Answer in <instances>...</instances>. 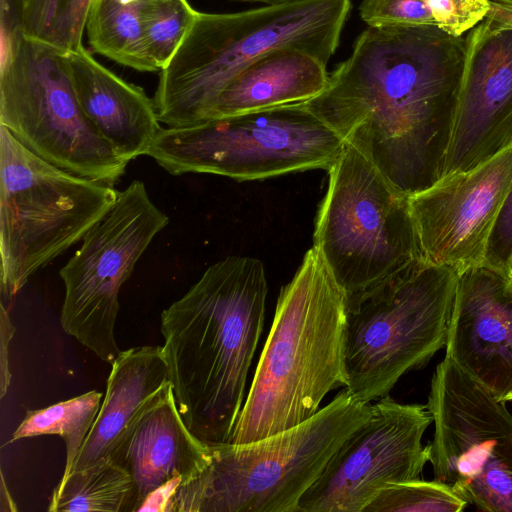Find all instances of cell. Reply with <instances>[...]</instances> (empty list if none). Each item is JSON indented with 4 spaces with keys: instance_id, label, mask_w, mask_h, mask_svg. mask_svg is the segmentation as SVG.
<instances>
[{
    "instance_id": "6da1fadb",
    "label": "cell",
    "mask_w": 512,
    "mask_h": 512,
    "mask_svg": "<svg viewBox=\"0 0 512 512\" xmlns=\"http://www.w3.org/2000/svg\"><path fill=\"white\" fill-rule=\"evenodd\" d=\"M465 51L437 25L368 26L304 104L410 197L443 177Z\"/></svg>"
},
{
    "instance_id": "7a4b0ae2",
    "label": "cell",
    "mask_w": 512,
    "mask_h": 512,
    "mask_svg": "<svg viewBox=\"0 0 512 512\" xmlns=\"http://www.w3.org/2000/svg\"><path fill=\"white\" fill-rule=\"evenodd\" d=\"M263 263L230 256L161 313L172 392L187 428L207 445L230 442L265 319Z\"/></svg>"
},
{
    "instance_id": "3957f363",
    "label": "cell",
    "mask_w": 512,
    "mask_h": 512,
    "mask_svg": "<svg viewBox=\"0 0 512 512\" xmlns=\"http://www.w3.org/2000/svg\"><path fill=\"white\" fill-rule=\"evenodd\" d=\"M348 295L312 246L281 288L269 335L230 442L245 444L312 418L345 386Z\"/></svg>"
},
{
    "instance_id": "277c9868",
    "label": "cell",
    "mask_w": 512,
    "mask_h": 512,
    "mask_svg": "<svg viewBox=\"0 0 512 512\" xmlns=\"http://www.w3.org/2000/svg\"><path fill=\"white\" fill-rule=\"evenodd\" d=\"M350 9V0H305L237 13L198 12L160 71L153 99L159 121L180 127L207 120L229 81L270 50L293 47L327 64Z\"/></svg>"
},
{
    "instance_id": "5b68a950",
    "label": "cell",
    "mask_w": 512,
    "mask_h": 512,
    "mask_svg": "<svg viewBox=\"0 0 512 512\" xmlns=\"http://www.w3.org/2000/svg\"><path fill=\"white\" fill-rule=\"evenodd\" d=\"M372 410V403L343 387L293 428L250 443L209 445V463L177 489L170 512H297L303 495Z\"/></svg>"
},
{
    "instance_id": "8992f818",
    "label": "cell",
    "mask_w": 512,
    "mask_h": 512,
    "mask_svg": "<svg viewBox=\"0 0 512 512\" xmlns=\"http://www.w3.org/2000/svg\"><path fill=\"white\" fill-rule=\"evenodd\" d=\"M457 284L452 267L418 259L348 296L344 388L372 403L425 365L445 346Z\"/></svg>"
},
{
    "instance_id": "52a82bcc",
    "label": "cell",
    "mask_w": 512,
    "mask_h": 512,
    "mask_svg": "<svg viewBox=\"0 0 512 512\" xmlns=\"http://www.w3.org/2000/svg\"><path fill=\"white\" fill-rule=\"evenodd\" d=\"M113 185L65 171L0 125L1 295L83 240L115 205Z\"/></svg>"
},
{
    "instance_id": "ba28073f",
    "label": "cell",
    "mask_w": 512,
    "mask_h": 512,
    "mask_svg": "<svg viewBox=\"0 0 512 512\" xmlns=\"http://www.w3.org/2000/svg\"><path fill=\"white\" fill-rule=\"evenodd\" d=\"M345 142L304 103L161 128L147 155L171 175L259 180L330 167Z\"/></svg>"
},
{
    "instance_id": "9c48e42d",
    "label": "cell",
    "mask_w": 512,
    "mask_h": 512,
    "mask_svg": "<svg viewBox=\"0 0 512 512\" xmlns=\"http://www.w3.org/2000/svg\"><path fill=\"white\" fill-rule=\"evenodd\" d=\"M313 243L348 296L423 259L408 197L347 143L328 170Z\"/></svg>"
},
{
    "instance_id": "30bf717a",
    "label": "cell",
    "mask_w": 512,
    "mask_h": 512,
    "mask_svg": "<svg viewBox=\"0 0 512 512\" xmlns=\"http://www.w3.org/2000/svg\"><path fill=\"white\" fill-rule=\"evenodd\" d=\"M66 54L19 38L9 60L0 65V125L54 166L114 185L128 162L83 112Z\"/></svg>"
},
{
    "instance_id": "8fae6325",
    "label": "cell",
    "mask_w": 512,
    "mask_h": 512,
    "mask_svg": "<svg viewBox=\"0 0 512 512\" xmlns=\"http://www.w3.org/2000/svg\"><path fill=\"white\" fill-rule=\"evenodd\" d=\"M427 408L434 423V477L468 504L512 512V414L505 401L445 356L433 374Z\"/></svg>"
},
{
    "instance_id": "7c38bea8",
    "label": "cell",
    "mask_w": 512,
    "mask_h": 512,
    "mask_svg": "<svg viewBox=\"0 0 512 512\" xmlns=\"http://www.w3.org/2000/svg\"><path fill=\"white\" fill-rule=\"evenodd\" d=\"M168 223L144 183L134 180L59 272L65 286L63 330L110 365L121 352L114 333L120 289Z\"/></svg>"
},
{
    "instance_id": "4fadbf2b",
    "label": "cell",
    "mask_w": 512,
    "mask_h": 512,
    "mask_svg": "<svg viewBox=\"0 0 512 512\" xmlns=\"http://www.w3.org/2000/svg\"><path fill=\"white\" fill-rule=\"evenodd\" d=\"M331 457L297 512H364L386 486L419 479L429 462L422 437L432 423L426 405L388 396Z\"/></svg>"
},
{
    "instance_id": "5bb4252c",
    "label": "cell",
    "mask_w": 512,
    "mask_h": 512,
    "mask_svg": "<svg viewBox=\"0 0 512 512\" xmlns=\"http://www.w3.org/2000/svg\"><path fill=\"white\" fill-rule=\"evenodd\" d=\"M512 181V145L408 197L424 261L458 274L484 262L487 243Z\"/></svg>"
},
{
    "instance_id": "9a60e30c",
    "label": "cell",
    "mask_w": 512,
    "mask_h": 512,
    "mask_svg": "<svg viewBox=\"0 0 512 512\" xmlns=\"http://www.w3.org/2000/svg\"><path fill=\"white\" fill-rule=\"evenodd\" d=\"M465 41L443 177L471 170L512 145V28L486 17Z\"/></svg>"
},
{
    "instance_id": "2e32d148",
    "label": "cell",
    "mask_w": 512,
    "mask_h": 512,
    "mask_svg": "<svg viewBox=\"0 0 512 512\" xmlns=\"http://www.w3.org/2000/svg\"><path fill=\"white\" fill-rule=\"evenodd\" d=\"M446 355L502 401L512 394V283L484 263L458 274Z\"/></svg>"
},
{
    "instance_id": "e0dca14e",
    "label": "cell",
    "mask_w": 512,
    "mask_h": 512,
    "mask_svg": "<svg viewBox=\"0 0 512 512\" xmlns=\"http://www.w3.org/2000/svg\"><path fill=\"white\" fill-rule=\"evenodd\" d=\"M210 457V446L187 428L171 391L139 419L110 459L131 476L130 512H170L177 489Z\"/></svg>"
},
{
    "instance_id": "ac0fdd59",
    "label": "cell",
    "mask_w": 512,
    "mask_h": 512,
    "mask_svg": "<svg viewBox=\"0 0 512 512\" xmlns=\"http://www.w3.org/2000/svg\"><path fill=\"white\" fill-rule=\"evenodd\" d=\"M111 366L104 400L71 472L110 459L139 419L172 391L162 346L121 351Z\"/></svg>"
},
{
    "instance_id": "d6986e66",
    "label": "cell",
    "mask_w": 512,
    "mask_h": 512,
    "mask_svg": "<svg viewBox=\"0 0 512 512\" xmlns=\"http://www.w3.org/2000/svg\"><path fill=\"white\" fill-rule=\"evenodd\" d=\"M66 55L80 106L102 137L128 163L147 155L162 128L154 101L100 64L83 45Z\"/></svg>"
},
{
    "instance_id": "ffe728a7",
    "label": "cell",
    "mask_w": 512,
    "mask_h": 512,
    "mask_svg": "<svg viewBox=\"0 0 512 512\" xmlns=\"http://www.w3.org/2000/svg\"><path fill=\"white\" fill-rule=\"evenodd\" d=\"M328 78L326 64L310 53L293 47L270 50L229 81L208 119L308 102L323 92Z\"/></svg>"
},
{
    "instance_id": "44dd1931",
    "label": "cell",
    "mask_w": 512,
    "mask_h": 512,
    "mask_svg": "<svg viewBox=\"0 0 512 512\" xmlns=\"http://www.w3.org/2000/svg\"><path fill=\"white\" fill-rule=\"evenodd\" d=\"M86 29L95 52L141 72L159 71L147 48L141 0H93Z\"/></svg>"
},
{
    "instance_id": "7402d4cb",
    "label": "cell",
    "mask_w": 512,
    "mask_h": 512,
    "mask_svg": "<svg viewBox=\"0 0 512 512\" xmlns=\"http://www.w3.org/2000/svg\"><path fill=\"white\" fill-rule=\"evenodd\" d=\"M133 483L111 459L72 471L55 486L49 512H130Z\"/></svg>"
},
{
    "instance_id": "603a6c76",
    "label": "cell",
    "mask_w": 512,
    "mask_h": 512,
    "mask_svg": "<svg viewBox=\"0 0 512 512\" xmlns=\"http://www.w3.org/2000/svg\"><path fill=\"white\" fill-rule=\"evenodd\" d=\"M103 394L86 392L51 406L27 411L12 435V441L40 435H58L66 446V464L62 477L72 470L77 456L94 424Z\"/></svg>"
},
{
    "instance_id": "cb8c5ba5",
    "label": "cell",
    "mask_w": 512,
    "mask_h": 512,
    "mask_svg": "<svg viewBox=\"0 0 512 512\" xmlns=\"http://www.w3.org/2000/svg\"><path fill=\"white\" fill-rule=\"evenodd\" d=\"M93 0H24L21 31L24 37L65 52L82 44Z\"/></svg>"
},
{
    "instance_id": "d4e9b609",
    "label": "cell",
    "mask_w": 512,
    "mask_h": 512,
    "mask_svg": "<svg viewBox=\"0 0 512 512\" xmlns=\"http://www.w3.org/2000/svg\"><path fill=\"white\" fill-rule=\"evenodd\" d=\"M197 14L187 0H141L147 48L159 71L171 60Z\"/></svg>"
},
{
    "instance_id": "484cf974",
    "label": "cell",
    "mask_w": 512,
    "mask_h": 512,
    "mask_svg": "<svg viewBox=\"0 0 512 512\" xmlns=\"http://www.w3.org/2000/svg\"><path fill=\"white\" fill-rule=\"evenodd\" d=\"M467 504L441 481L415 479L386 486L364 512H460Z\"/></svg>"
},
{
    "instance_id": "4316f807",
    "label": "cell",
    "mask_w": 512,
    "mask_h": 512,
    "mask_svg": "<svg viewBox=\"0 0 512 512\" xmlns=\"http://www.w3.org/2000/svg\"><path fill=\"white\" fill-rule=\"evenodd\" d=\"M359 11L370 27L436 25L425 0H363Z\"/></svg>"
},
{
    "instance_id": "83f0119b",
    "label": "cell",
    "mask_w": 512,
    "mask_h": 512,
    "mask_svg": "<svg viewBox=\"0 0 512 512\" xmlns=\"http://www.w3.org/2000/svg\"><path fill=\"white\" fill-rule=\"evenodd\" d=\"M435 24L447 34L461 37L490 10V0H425Z\"/></svg>"
},
{
    "instance_id": "f1b7e54d",
    "label": "cell",
    "mask_w": 512,
    "mask_h": 512,
    "mask_svg": "<svg viewBox=\"0 0 512 512\" xmlns=\"http://www.w3.org/2000/svg\"><path fill=\"white\" fill-rule=\"evenodd\" d=\"M483 263L509 276L512 265V181L493 225Z\"/></svg>"
},
{
    "instance_id": "f546056e",
    "label": "cell",
    "mask_w": 512,
    "mask_h": 512,
    "mask_svg": "<svg viewBox=\"0 0 512 512\" xmlns=\"http://www.w3.org/2000/svg\"><path fill=\"white\" fill-rule=\"evenodd\" d=\"M0 307V397L3 398L11 380L8 349L16 328L12 324L8 307L3 302Z\"/></svg>"
},
{
    "instance_id": "4dcf8cb0",
    "label": "cell",
    "mask_w": 512,
    "mask_h": 512,
    "mask_svg": "<svg viewBox=\"0 0 512 512\" xmlns=\"http://www.w3.org/2000/svg\"><path fill=\"white\" fill-rule=\"evenodd\" d=\"M6 499L5 501L1 502V511H17V507L8 491V489L5 486V481L3 474L1 476V501Z\"/></svg>"
},
{
    "instance_id": "1f68e13d",
    "label": "cell",
    "mask_w": 512,
    "mask_h": 512,
    "mask_svg": "<svg viewBox=\"0 0 512 512\" xmlns=\"http://www.w3.org/2000/svg\"><path fill=\"white\" fill-rule=\"evenodd\" d=\"M241 2H250V3H263L267 6H277V5H283V4H289V3H295L305 0H236Z\"/></svg>"
},
{
    "instance_id": "d6a6232c",
    "label": "cell",
    "mask_w": 512,
    "mask_h": 512,
    "mask_svg": "<svg viewBox=\"0 0 512 512\" xmlns=\"http://www.w3.org/2000/svg\"><path fill=\"white\" fill-rule=\"evenodd\" d=\"M118 1L121 2L122 4H130V3L136 2L138 0H118Z\"/></svg>"
},
{
    "instance_id": "836d02e7",
    "label": "cell",
    "mask_w": 512,
    "mask_h": 512,
    "mask_svg": "<svg viewBox=\"0 0 512 512\" xmlns=\"http://www.w3.org/2000/svg\"><path fill=\"white\" fill-rule=\"evenodd\" d=\"M509 278L512 280V265H511L510 272H509Z\"/></svg>"
},
{
    "instance_id": "e575fe53",
    "label": "cell",
    "mask_w": 512,
    "mask_h": 512,
    "mask_svg": "<svg viewBox=\"0 0 512 512\" xmlns=\"http://www.w3.org/2000/svg\"><path fill=\"white\" fill-rule=\"evenodd\" d=\"M507 401H512V394L507 398Z\"/></svg>"
},
{
    "instance_id": "d590c367",
    "label": "cell",
    "mask_w": 512,
    "mask_h": 512,
    "mask_svg": "<svg viewBox=\"0 0 512 512\" xmlns=\"http://www.w3.org/2000/svg\"><path fill=\"white\" fill-rule=\"evenodd\" d=\"M511 283H512V280L510 279Z\"/></svg>"
}]
</instances>
